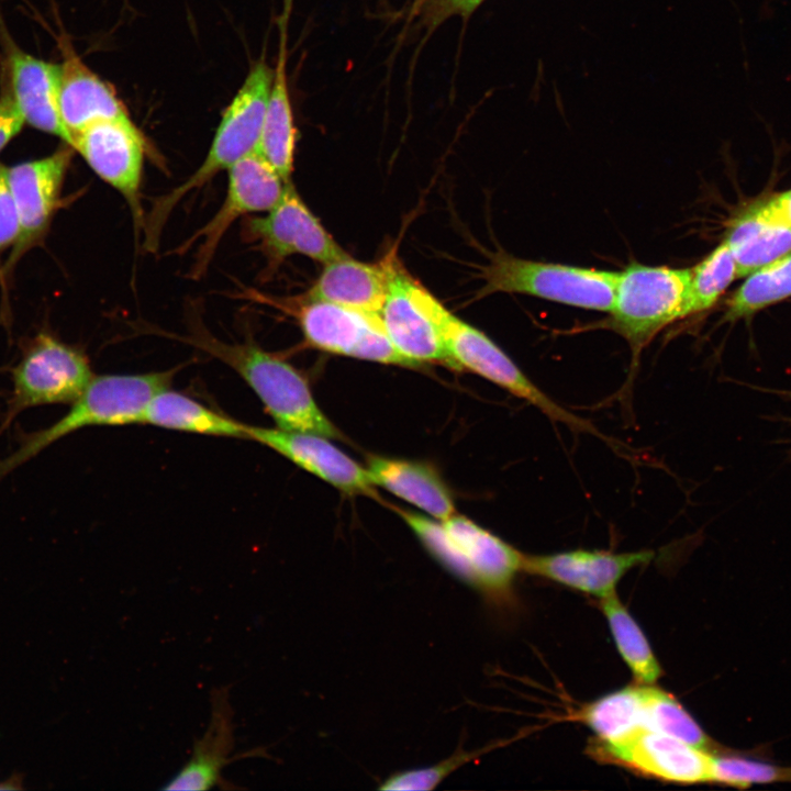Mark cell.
<instances>
[{
	"label": "cell",
	"mask_w": 791,
	"mask_h": 791,
	"mask_svg": "<svg viewBox=\"0 0 791 791\" xmlns=\"http://www.w3.org/2000/svg\"><path fill=\"white\" fill-rule=\"evenodd\" d=\"M285 53L282 41L256 152L288 182L291 181L293 170L297 130L288 89Z\"/></svg>",
	"instance_id": "obj_25"
},
{
	"label": "cell",
	"mask_w": 791,
	"mask_h": 791,
	"mask_svg": "<svg viewBox=\"0 0 791 791\" xmlns=\"http://www.w3.org/2000/svg\"><path fill=\"white\" fill-rule=\"evenodd\" d=\"M243 233L245 239L265 255L270 271L292 255H303L323 265L347 255L307 207L291 181L264 216L248 218L244 222Z\"/></svg>",
	"instance_id": "obj_11"
},
{
	"label": "cell",
	"mask_w": 791,
	"mask_h": 791,
	"mask_svg": "<svg viewBox=\"0 0 791 791\" xmlns=\"http://www.w3.org/2000/svg\"><path fill=\"white\" fill-rule=\"evenodd\" d=\"M654 553H611L575 549L550 555H525L523 571L588 594L605 598L615 593L620 579L633 567L650 561Z\"/></svg>",
	"instance_id": "obj_17"
},
{
	"label": "cell",
	"mask_w": 791,
	"mask_h": 791,
	"mask_svg": "<svg viewBox=\"0 0 791 791\" xmlns=\"http://www.w3.org/2000/svg\"><path fill=\"white\" fill-rule=\"evenodd\" d=\"M305 343L319 350L387 365L415 367L388 338L379 314L305 296L287 305Z\"/></svg>",
	"instance_id": "obj_7"
},
{
	"label": "cell",
	"mask_w": 791,
	"mask_h": 791,
	"mask_svg": "<svg viewBox=\"0 0 791 791\" xmlns=\"http://www.w3.org/2000/svg\"><path fill=\"white\" fill-rule=\"evenodd\" d=\"M248 439L271 448L345 493L376 495L367 468L339 450L325 436L248 425Z\"/></svg>",
	"instance_id": "obj_15"
},
{
	"label": "cell",
	"mask_w": 791,
	"mask_h": 791,
	"mask_svg": "<svg viewBox=\"0 0 791 791\" xmlns=\"http://www.w3.org/2000/svg\"><path fill=\"white\" fill-rule=\"evenodd\" d=\"M367 470L375 486L390 491L435 520L445 521L457 514L448 489L428 466L402 459L371 457Z\"/></svg>",
	"instance_id": "obj_22"
},
{
	"label": "cell",
	"mask_w": 791,
	"mask_h": 791,
	"mask_svg": "<svg viewBox=\"0 0 791 791\" xmlns=\"http://www.w3.org/2000/svg\"><path fill=\"white\" fill-rule=\"evenodd\" d=\"M764 216L791 226V189L751 204Z\"/></svg>",
	"instance_id": "obj_34"
},
{
	"label": "cell",
	"mask_w": 791,
	"mask_h": 791,
	"mask_svg": "<svg viewBox=\"0 0 791 791\" xmlns=\"http://www.w3.org/2000/svg\"><path fill=\"white\" fill-rule=\"evenodd\" d=\"M92 378L83 352L42 333L30 343L14 368L8 420L32 406L73 403Z\"/></svg>",
	"instance_id": "obj_8"
},
{
	"label": "cell",
	"mask_w": 791,
	"mask_h": 791,
	"mask_svg": "<svg viewBox=\"0 0 791 791\" xmlns=\"http://www.w3.org/2000/svg\"><path fill=\"white\" fill-rule=\"evenodd\" d=\"M601 609L616 647L635 679L645 684L654 683L661 675L660 666L644 633L616 593L602 598Z\"/></svg>",
	"instance_id": "obj_28"
},
{
	"label": "cell",
	"mask_w": 791,
	"mask_h": 791,
	"mask_svg": "<svg viewBox=\"0 0 791 791\" xmlns=\"http://www.w3.org/2000/svg\"><path fill=\"white\" fill-rule=\"evenodd\" d=\"M176 371L174 368L93 376L64 416L27 436L14 453L0 461V479L51 444L83 427L143 423L147 404L155 394L169 388Z\"/></svg>",
	"instance_id": "obj_2"
},
{
	"label": "cell",
	"mask_w": 791,
	"mask_h": 791,
	"mask_svg": "<svg viewBox=\"0 0 791 791\" xmlns=\"http://www.w3.org/2000/svg\"><path fill=\"white\" fill-rule=\"evenodd\" d=\"M644 728L653 729L712 751L714 742L695 720L667 692L644 687Z\"/></svg>",
	"instance_id": "obj_29"
},
{
	"label": "cell",
	"mask_w": 791,
	"mask_h": 791,
	"mask_svg": "<svg viewBox=\"0 0 791 791\" xmlns=\"http://www.w3.org/2000/svg\"><path fill=\"white\" fill-rule=\"evenodd\" d=\"M0 69L7 77L24 122L68 144L69 135L58 107L60 65L37 58L8 43Z\"/></svg>",
	"instance_id": "obj_18"
},
{
	"label": "cell",
	"mask_w": 791,
	"mask_h": 791,
	"mask_svg": "<svg viewBox=\"0 0 791 791\" xmlns=\"http://www.w3.org/2000/svg\"><path fill=\"white\" fill-rule=\"evenodd\" d=\"M477 299L495 292L523 293L550 301L610 312L619 272L517 258L502 250L482 268Z\"/></svg>",
	"instance_id": "obj_5"
},
{
	"label": "cell",
	"mask_w": 791,
	"mask_h": 791,
	"mask_svg": "<svg viewBox=\"0 0 791 791\" xmlns=\"http://www.w3.org/2000/svg\"><path fill=\"white\" fill-rule=\"evenodd\" d=\"M790 297L791 250L746 277L727 301L725 317H747Z\"/></svg>",
	"instance_id": "obj_27"
},
{
	"label": "cell",
	"mask_w": 791,
	"mask_h": 791,
	"mask_svg": "<svg viewBox=\"0 0 791 791\" xmlns=\"http://www.w3.org/2000/svg\"><path fill=\"white\" fill-rule=\"evenodd\" d=\"M397 260L394 249L374 264L347 254L324 264L305 297L380 315Z\"/></svg>",
	"instance_id": "obj_21"
},
{
	"label": "cell",
	"mask_w": 791,
	"mask_h": 791,
	"mask_svg": "<svg viewBox=\"0 0 791 791\" xmlns=\"http://www.w3.org/2000/svg\"><path fill=\"white\" fill-rule=\"evenodd\" d=\"M711 782L747 789L751 786L791 782V767L767 761L762 756L718 750L711 754Z\"/></svg>",
	"instance_id": "obj_30"
},
{
	"label": "cell",
	"mask_w": 791,
	"mask_h": 791,
	"mask_svg": "<svg viewBox=\"0 0 791 791\" xmlns=\"http://www.w3.org/2000/svg\"><path fill=\"white\" fill-rule=\"evenodd\" d=\"M74 148L64 144L53 154L8 167V179L19 216L14 244L25 249L43 236L60 203L64 180Z\"/></svg>",
	"instance_id": "obj_14"
},
{
	"label": "cell",
	"mask_w": 791,
	"mask_h": 791,
	"mask_svg": "<svg viewBox=\"0 0 791 791\" xmlns=\"http://www.w3.org/2000/svg\"><path fill=\"white\" fill-rule=\"evenodd\" d=\"M175 338L221 360L250 387L278 428L336 438L338 430L316 404L305 378L290 363L256 343H227L191 320L189 333Z\"/></svg>",
	"instance_id": "obj_1"
},
{
	"label": "cell",
	"mask_w": 791,
	"mask_h": 791,
	"mask_svg": "<svg viewBox=\"0 0 791 791\" xmlns=\"http://www.w3.org/2000/svg\"><path fill=\"white\" fill-rule=\"evenodd\" d=\"M18 788H20V786L16 781H7V782L0 783V790H4V789L13 790V789H18Z\"/></svg>",
	"instance_id": "obj_36"
},
{
	"label": "cell",
	"mask_w": 791,
	"mask_h": 791,
	"mask_svg": "<svg viewBox=\"0 0 791 791\" xmlns=\"http://www.w3.org/2000/svg\"><path fill=\"white\" fill-rule=\"evenodd\" d=\"M272 80L274 70L265 60L253 65L237 93L222 113L202 164L183 182L153 202L145 216V230L151 236H160L172 210L187 194L203 187L218 172L229 170L239 159L256 152Z\"/></svg>",
	"instance_id": "obj_3"
},
{
	"label": "cell",
	"mask_w": 791,
	"mask_h": 791,
	"mask_svg": "<svg viewBox=\"0 0 791 791\" xmlns=\"http://www.w3.org/2000/svg\"><path fill=\"white\" fill-rule=\"evenodd\" d=\"M724 241L744 278L791 250V226L760 214L751 204L729 224Z\"/></svg>",
	"instance_id": "obj_23"
},
{
	"label": "cell",
	"mask_w": 791,
	"mask_h": 791,
	"mask_svg": "<svg viewBox=\"0 0 791 791\" xmlns=\"http://www.w3.org/2000/svg\"><path fill=\"white\" fill-rule=\"evenodd\" d=\"M227 174V191L220 209L179 246L178 252L185 253L198 244L189 270L192 279L204 276L224 234L237 219L270 210L290 182L285 181L257 152L239 159Z\"/></svg>",
	"instance_id": "obj_9"
},
{
	"label": "cell",
	"mask_w": 791,
	"mask_h": 791,
	"mask_svg": "<svg viewBox=\"0 0 791 791\" xmlns=\"http://www.w3.org/2000/svg\"><path fill=\"white\" fill-rule=\"evenodd\" d=\"M58 107L62 122L71 136L88 125L107 119L130 116L115 90L93 73L62 38Z\"/></svg>",
	"instance_id": "obj_20"
},
{
	"label": "cell",
	"mask_w": 791,
	"mask_h": 791,
	"mask_svg": "<svg viewBox=\"0 0 791 791\" xmlns=\"http://www.w3.org/2000/svg\"><path fill=\"white\" fill-rule=\"evenodd\" d=\"M143 423L187 433L248 439L247 424L169 388L149 401Z\"/></svg>",
	"instance_id": "obj_24"
},
{
	"label": "cell",
	"mask_w": 791,
	"mask_h": 791,
	"mask_svg": "<svg viewBox=\"0 0 791 791\" xmlns=\"http://www.w3.org/2000/svg\"><path fill=\"white\" fill-rule=\"evenodd\" d=\"M581 718L599 742L627 737L644 728V687H626L598 699L583 709Z\"/></svg>",
	"instance_id": "obj_26"
},
{
	"label": "cell",
	"mask_w": 791,
	"mask_h": 791,
	"mask_svg": "<svg viewBox=\"0 0 791 791\" xmlns=\"http://www.w3.org/2000/svg\"><path fill=\"white\" fill-rule=\"evenodd\" d=\"M104 182L129 204L143 227L141 187L147 142L130 116L97 121L71 136L70 144Z\"/></svg>",
	"instance_id": "obj_10"
},
{
	"label": "cell",
	"mask_w": 791,
	"mask_h": 791,
	"mask_svg": "<svg viewBox=\"0 0 791 791\" xmlns=\"http://www.w3.org/2000/svg\"><path fill=\"white\" fill-rule=\"evenodd\" d=\"M19 234V216L9 186L8 167L0 163V250L14 245Z\"/></svg>",
	"instance_id": "obj_32"
},
{
	"label": "cell",
	"mask_w": 791,
	"mask_h": 791,
	"mask_svg": "<svg viewBox=\"0 0 791 791\" xmlns=\"http://www.w3.org/2000/svg\"><path fill=\"white\" fill-rule=\"evenodd\" d=\"M411 278L398 259L380 312L385 332L397 350L415 367L422 363L454 367L436 323L411 292Z\"/></svg>",
	"instance_id": "obj_16"
},
{
	"label": "cell",
	"mask_w": 791,
	"mask_h": 791,
	"mask_svg": "<svg viewBox=\"0 0 791 791\" xmlns=\"http://www.w3.org/2000/svg\"><path fill=\"white\" fill-rule=\"evenodd\" d=\"M441 522L461 557V581L493 603L509 601L513 580L523 571L525 555L467 517L455 514Z\"/></svg>",
	"instance_id": "obj_13"
},
{
	"label": "cell",
	"mask_w": 791,
	"mask_h": 791,
	"mask_svg": "<svg viewBox=\"0 0 791 791\" xmlns=\"http://www.w3.org/2000/svg\"><path fill=\"white\" fill-rule=\"evenodd\" d=\"M229 698V687L212 690L209 725L202 737L194 742L191 757L165 783L163 790L199 791L216 786L225 789L234 788L222 778L223 768L239 758L263 755L261 749H253L239 756H231L235 740L233 710Z\"/></svg>",
	"instance_id": "obj_19"
},
{
	"label": "cell",
	"mask_w": 791,
	"mask_h": 791,
	"mask_svg": "<svg viewBox=\"0 0 791 791\" xmlns=\"http://www.w3.org/2000/svg\"><path fill=\"white\" fill-rule=\"evenodd\" d=\"M591 749L600 759L660 780L711 782L712 751L653 729L640 728L613 743L597 742Z\"/></svg>",
	"instance_id": "obj_12"
},
{
	"label": "cell",
	"mask_w": 791,
	"mask_h": 791,
	"mask_svg": "<svg viewBox=\"0 0 791 791\" xmlns=\"http://www.w3.org/2000/svg\"><path fill=\"white\" fill-rule=\"evenodd\" d=\"M410 288L414 299L436 323L454 368H465L490 380L535 405L554 421L597 434L588 421L548 398L494 342L447 310L422 283L412 278Z\"/></svg>",
	"instance_id": "obj_4"
},
{
	"label": "cell",
	"mask_w": 791,
	"mask_h": 791,
	"mask_svg": "<svg viewBox=\"0 0 791 791\" xmlns=\"http://www.w3.org/2000/svg\"><path fill=\"white\" fill-rule=\"evenodd\" d=\"M736 278L735 259L723 241L691 269L687 316L712 308Z\"/></svg>",
	"instance_id": "obj_31"
},
{
	"label": "cell",
	"mask_w": 791,
	"mask_h": 791,
	"mask_svg": "<svg viewBox=\"0 0 791 791\" xmlns=\"http://www.w3.org/2000/svg\"><path fill=\"white\" fill-rule=\"evenodd\" d=\"M484 0H439L436 9V19L448 18L450 15H460L465 19L469 18Z\"/></svg>",
	"instance_id": "obj_35"
},
{
	"label": "cell",
	"mask_w": 791,
	"mask_h": 791,
	"mask_svg": "<svg viewBox=\"0 0 791 791\" xmlns=\"http://www.w3.org/2000/svg\"><path fill=\"white\" fill-rule=\"evenodd\" d=\"M24 124L7 77L0 69V152L21 132Z\"/></svg>",
	"instance_id": "obj_33"
},
{
	"label": "cell",
	"mask_w": 791,
	"mask_h": 791,
	"mask_svg": "<svg viewBox=\"0 0 791 791\" xmlns=\"http://www.w3.org/2000/svg\"><path fill=\"white\" fill-rule=\"evenodd\" d=\"M690 285L691 269L632 263L619 272L608 326L638 354L665 326L687 316Z\"/></svg>",
	"instance_id": "obj_6"
}]
</instances>
